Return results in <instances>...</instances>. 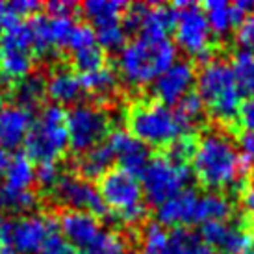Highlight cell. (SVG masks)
Returning <instances> with one entry per match:
<instances>
[{"instance_id": "obj_30", "label": "cell", "mask_w": 254, "mask_h": 254, "mask_svg": "<svg viewBox=\"0 0 254 254\" xmlns=\"http://www.w3.org/2000/svg\"><path fill=\"white\" fill-rule=\"evenodd\" d=\"M202 249H204V243L200 240V236H195L186 228H177L169 232V241L160 254H200Z\"/></svg>"}, {"instance_id": "obj_28", "label": "cell", "mask_w": 254, "mask_h": 254, "mask_svg": "<svg viewBox=\"0 0 254 254\" xmlns=\"http://www.w3.org/2000/svg\"><path fill=\"white\" fill-rule=\"evenodd\" d=\"M228 65L232 69L234 80L241 95L254 97V54L240 49L238 52H234L232 62Z\"/></svg>"}, {"instance_id": "obj_26", "label": "cell", "mask_w": 254, "mask_h": 254, "mask_svg": "<svg viewBox=\"0 0 254 254\" xmlns=\"http://www.w3.org/2000/svg\"><path fill=\"white\" fill-rule=\"evenodd\" d=\"M80 82L84 91H89L97 95L99 99H110L119 84V74L113 71L110 65H104L97 71L80 74Z\"/></svg>"}, {"instance_id": "obj_8", "label": "cell", "mask_w": 254, "mask_h": 254, "mask_svg": "<svg viewBox=\"0 0 254 254\" xmlns=\"http://www.w3.org/2000/svg\"><path fill=\"white\" fill-rule=\"evenodd\" d=\"M143 197L152 204H163L165 200L188 190L191 182V169L188 163L177 162L171 156L150 158L141 173Z\"/></svg>"}, {"instance_id": "obj_3", "label": "cell", "mask_w": 254, "mask_h": 254, "mask_svg": "<svg viewBox=\"0 0 254 254\" xmlns=\"http://www.w3.org/2000/svg\"><path fill=\"white\" fill-rule=\"evenodd\" d=\"M128 132L145 147L165 148L188 137L190 128L184 125L173 108L158 100L134 102L127 115Z\"/></svg>"}, {"instance_id": "obj_39", "label": "cell", "mask_w": 254, "mask_h": 254, "mask_svg": "<svg viewBox=\"0 0 254 254\" xmlns=\"http://www.w3.org/2000/svg\"><path fill=\"white\" fill-rule=\"evenodd\" d=\"M7 7L17 19L26 21V19L39 13V9H43V4L34 2V0H15V2H7Z\"/></svg>"}, {"instance_id": "obj_34", "label": "cell", "mask_w": 254, "mask_h": 254, "mask_svg": "<svg viewBox=\"0 0 254 254\" xmlns=\"http://www.w3.org/2000/svg\"><path fill=\"white\" fill-rule=\"evenodd\" d=\"M175 112L178 113V117L182 121L186 127L193 128L197 123L202 121V115H204V102L198 97V93L191 91L190 95H186L180 102L177 104Z\"/></svg>"}, {"instance_id": "obj_47", "label": "cell", "mask_w": 254, "mask_h": 254, "mask_svg": "<svg viewBox=\"0 0 254 254\" xmlns=\"http://www.w3.org/2000/svg\"><path fill=\"white\" fill-rule=\"evenodd\" d=\"M251 243H253V249H254V234L251 236Z\"/></svg>"}, {"instance_id": "obj_15", "label": "cell", "mask_w": 254, "mask_h": 254, "mask_svg": "<svg viewBox=\"0 0 254 254\" xmlns=\"http://www.w3.org/2000/svg\"><path fill=\"white\" fill-rule=\"evenodd\" d=\"M58 228L56 217L26 215L15 217L11 223V251L13 254H36L41 251L49 234Z\"/></svg>"}, {"instance_id": "obj_14", "label": "cell", "mask_w": 254, "mask_h": 254, "mask_svg": "<svg viewBox=\"0 0 254 254\" xmlns=\"http://www.w3.org/2000/svg\"><path fill=\"white\" fill-rule=\"evenodd\" d=\"M195 82H197L195 67L186 60L180 62L177 60L167 71H163L154 80V95L158 102L165 106H177L186 95H190Z\"/></svg>"}, {"instance_id": "obj_11", "label": "cell", "mask_w": 254, "mask_h": 254, "mask_svg": "<svg viewBox=\"0 0 254 254\" xmlns=\"http://www.w3.org/2000/svg\"><path fill=\"white\" fill-rule=\"evenodd\" d=\"M175 24V7L163 4H132L123 15V26L128 32H137L139 37L167 39Z\"/></svg>"}, {"instance_id": "obj_4", "label": "cell", "mask_w": 254, "mask_h": 254, "mask_svg": "<svg viewBox=\"0 0 254 254\" xmlns=\"http://www.w3.org/2000/svg\"><path fill=\"white\" fill-rule=\"evenodd\" d=\"M198 97L213 119L232 123L238 117L243 95L238 89L230 65L223 60H210L197 74Z\"/></svg>"}, {"instance_id": "obj_5", "label": "cell", "mask_w": 254, "mask_h": 254, "mask_svg": "<svg viewBox=\"0 0 254 254\" xmlns=\"http://www.w3.org/2000/svg\"><path fill=\"white\" fill-rule=\"evenodd\" d=\"M22 145L24 156L32 163H56L69 147L67 112L56 104L43 108L39 119L32 123Z\"/></svg>"}, {"instance_id": "obj_31", "label": "cell", "mask_w": 254, "mask_h": 254, "mask_svg": "<svg viewBox=\"0 0 254 254\" xmlns=\"http://www.w3.org/2000/svg\"><path fill=\"white\" fill-rule=\"evenodd\" d=\"M71 58L74 69L80 74H87V72L97 71L106 65V56H104V50L99 47V43L80 49L76 52H71Z\"/></svg>"}, {"instance_id": "obj_2", "label": "cell", "mask_w": 254, "mask_h": 254, "mask_svg": "<svg viewBox=\"0 0 254 254\" xmlns=\"http://www.w3.org/2000/svg\"><path fill=\"white\" fill-rule=\"evenodd\" d=\"M177 62V47L169 39L137 37L121 50L117 69L119 76L132 87L154 82Z\"/></svg>"}, {"instance_id": "obj_41", "label": "cell", "mask_w": 254, "mask_h": 254, "mask_svg": "<svg viewBox=\"0 0 254 254\" xmlns=\"http://www.w3.org/2000/svg\"><path fill=\"white\" fill-rule=\"evenodd\" d=\"M43 9L47 11L49 17H72V19H74V13H76L78 6L74 2H62V0H56V2H47V4H43Z\"/></svg>"}, {"instance_id": "obj_29", "label": "cell", "mask_w": 254, "mask_h": 254, "mask_svg": "<svg viewBox=\"0 0 254 254\" xmlns=\"http://www.w3.org/2000/svg\"><path fill=\"white\" fill-rule=\"evenodd\" d=\"M37 202L36 193L28 191H15L7 188L6 184L0 186V215L11 217V213L30 212Z\"/></svg>"}, {"instance_id": "obj_37", "label": "cell", "mask_w": 254, "mask_h": 254, "mask_svg": "<svg viewBox=\"0 0 254 254\" xmlns=\"http://www.w3.org/2000/svg\"><path fill=\"white\" fill-rule=\"evenodd\" d=\"M62 175L64 173H62V169L58 167L56 163H41V165L36 167V182L39 184V188H43V190L52 191V188L58 184Z\"/></svg>"}, {"instance_id": "obj_22", "label": "cell", "mask_w": 254, "mask_h": 254, "mask_svg": "<svg viewBox=\"0 0 254 254\" xmlns=\"http://www.w3.org/2000/svg\"><path fill=\"white\" fill-rule=\"evenodd\" d=\"M9 93L15 100V106L34 113L37 108L43 106V100L47 99V76L43 72L32 71L26 78L11 85Z\"/></svg>"}, {"instance_id": "obj_24", "label": "cell", "mask_w": 254, "mask_h": 254, "mask_svg": "<svg viewBox=\"0 0 254 254\" xmlns=\"http://www.w3.org/2000/svg\"><path fill=\"white\" fill-rule=\"evenodd\" d=\"M232 215V202L223 193H204L198 195L197 213H195V225H206L215 221H226Z\"/></svg>"}, {"instance_id": "obj_7", "label": "cell", "mask_w": 254, "mask_h": 254, "mask_svg": "<svg viewBox=\"0 0 254 254\" xmlns=\"http://www.w3.org/2000/svg\"><path fill=\"white\" fill-rule=\"evenodd\" d=\"M34 71V39L28 21H17L0 34V76L11 85Z\"/></svg>"}, {"instance_id": "obj_42", "label": "cell", "mask_w": 254, "mask_h": 254, "mask_svg": "<svg viewBox=\"0 0 254 254\" xmlns=\"http://www.w3.org/2000/svg\"><path fill=\"white\" fill-rule=\"evenodd\" d=\"M236 121L243 127L245 132H254V97H249L241 102Z\"/></svg>"}, {"instance_id": "obj_17", "label": "cell", "mask_w": 254, "mask_h": 254, "mask_svg": "<svg viewBox=\"0 0 254 254\" xmlns=\"http://www.w3.org/2000/svg\"><path fill=\"white\" fill-rule=\"evenodd\" d=\"M202 11H204L208 26H210L213 36L225 37L249 13H253L254 2H251V0H238L234 4H228L225 0H208L202 6Z\"/></svg>"}, {"instance_id": "obj_21", "label": "cell", "mask_w": 254, "mask_h": 254, "mask_svg": "<svg viewBox=\"0 0 254 254\" xmlns=\"http://www.w3.org/2000/svg\"><path fill=\"white\" fill-rule=\"evenodd\" d=\"M82 82L80 76L72 69L67 67H58L47 78V97H49L56 106L62 104H76L82 99Z\"/></svg>"}, {"instance_id": "obj_1", "label": "cell", "mask_w": 254, "mask_h": 254, "mask_svg": "<svg viewBox=\"0 0 254 254\" xmlns=\"http://www.w3.org/2000/svg\"><path fill=\"white\" fill-rule=\"evenodd\" d=\"M191 163L197 180L213 193L236 188L247 173L238 145L230 139V135L217 130H210L198 137Z\"/></svg>"}, {"instance_id": "obj_45", "label": "cell", "mask_w": 254, "mask_h": 254, "mask_svg": "<svg viewBox=\"0 0 254 254\" xmlns=\"http://www.w3.org/2000/svg\"><path fill=\"white\" fill-rule=\"evenodd\" d=\"M200 254H217V253H215V251H212L208 245H204V249H202V253H200Z\"/></svg>"}, {"instance_id": "obj_20", "label": "cell", "mask_w": 254, "mask_h": 254, "mask_svg": "<svg viewBox=\"0 0 254 254\" xmlns=\"http://www.w3.org/2000/svg\"><path fill=\"white\" fill-rule=\"evenodd\" d=\"M32 123L34 119L30 112L15 104H6L0 110V145L6 148L22 145Z\"/></svg>"}, {"instance_id": "obj_44", "label": "cell", "mask_w": 254, "mask_h": 254, "mask_svg": "<svg viewBox=\"0 0 254 254\" xmlns=\"http://www.w3.org/2000/svg\"><path fill=\"white\" fill-rule=\"evenodd\" d=\"M7 93H9V89H6V87H4V84L0 82V110H2V108L6 106Z\"/></svg>"}, {"instance_id": "obj_40", "label": "cell", "mask_w": 254, "mask_h": 254, "mask_svg": "<svg viewBox=\"0 0 254 254\" xmlns=\"http://www.w3.org/2000/svg\"><path fill=\"white\" fill-rule=\"evenodd\" d=\"M238 152L241 156V162L245 171H251L254 167V132H243L238 143Z\"/></svg>"}, {"instance_id": "obj_13", "label": "cell", "mask_w": 254, "mask_h": 254, "mask_svg": "<svg viewBox=\"0 0 254 254\" xmlns=\"http://www.w3.org/2000/svg\"><path fill=\"white\" fill-rule=\"evenodd\" d=\"M58 228L65 241L80 253H85L91 247L99 236L104 232L100 226L99 217L87 212H76V210H62L58 213Z\"/></svg>"}, {"instance_id": "obj_35", "label": "cell", "mask_w": 254, "mask_h": 254, "mask_svg": "<svg viewBox=\"0 0 254 254\" xmlns=\"http://www.w3.org/2000/svg\"><path fill=\"white\" fill-rule=\"evenodd\" d=\"M127 253V240L117 232L104 230L99 240L93 243L84 254H125Z\"/></svg>"}, {"instance_id": "obj_18", "label": "cell", "mask_w": 254, "mask_h": 254, "mask_svg": "<svg viewBox=\"0 0 254 254\" xmlns=\"http://www.w3.org/2000/svg\"><path fill=\"white\" fill-rule=\"evenodd\" d=\"M108 145L112 148L115 160L119 162L121 169L134 177L141 175L150 160L148 148L127 130H115L113 134H110Z\"/></svg>"}, {"instance_id": "obj_33", "label": "cell", "mask_w": 254, "mask_h": 254, "mask_svg": "<svg viewBox=\"0 0 254 254\" xmlns=\"http://www.w3.org/2000/svg\"><path fill=\"white\" fill-rule=\"evenodd\" d=\"M47 22H49L52 47L54 49H67L78 21H74L72 17H49L47 15Z\"/></svg>"}, {"instance_id": "obj_6", "label": "cell", "mask_w": 254, "mask_h": 254, "mask_svg": "<svg viewBox=\"0 0 254 254\" xmlns=\"http://www.w3.org/2000/svg\"><path fill=\"white\" fill-rule=\"evenodd\" d=\"M99 191L106 210H112L123 225L135 226L147 219V206L143 202V188L139 178L127 171L112 169L99 178Z\"/></svg>"}, {"instance_id": "obj_19", "label": "cell", "mask_w": 254, "mask_h": 254, "mask_svg": "<svg viewBox=\"0 0 254 254\" xmlns=\"http://www.w3.org/2000/svg\"><path fill=\"white\" fill-rule=\"evenodd\" d=\"M198 195L193 190H184L182 193L175 195L173 198L165 200L163 204L156 208L158 225L184 228V226L195 225V213H197Z\"/></svg>"}, {"instance_id": "obj_36", "label": "cell", "mask_w": 254, "mask_h": 254, "mask_svg": "<svg viewBox=\"0 0 254 254\" xmlns=\"http://www.w3.org/2000/svg\"><path fill=\"white\" fill-rule=\"evenodd\" d=\"M169 241V232L158 223H148L143 230V251L148 254H160Z\"/></svg>"}, {"instance_id": "obj_9", "label": "cell", "mask_w": 254, "mask_h": 254, "mask_svg": "<svg viewBox=\"0 0 254 254\" xmlns=\"http://www.w3.org/2000/svg\"><path fill=\"white\" fill-rule=\"evenodd\" d=\"M175 41L191 58L206 60L212 54L213 34L202 7L195 2H177L175 4Z\"/></svg>"}, {"instance_id": "obj_16", "label": "cell", "mask_w": 254, "mask_h": 254, "mask_svg": "<svg viewBox=\"0 0 254 254\" xmlns=\"http://www.w3.org/2000/svg\"><path fill=\"white\" fill-rule=\"evenodd\" d=\"M200 240L217 254H241L251 249V236L247 230L228 221H215L202 225Z\"/></svg>"}, {"instance_id": "obj_38", "label": "cell", "mask_w": 254, "mask_h": 254, "mask_svg": "<svg viewBox=\"0 0 254 254\" xmlns=\"http://www.w3.org/2000/svg\"><path fill=\"white\" fill-rule=\"evenodd\" d=\"M236 39H238V45L241 47V50H247V52L254 54V11L249 13L238 24Z\"/></svg>"}, {"instance_id": "obj_10", "label": "cell", "mask_w": 254, "mask_h": 254, "mask_svg": "<svg viewBox=\"0 0 254 254\" xmlns=\"http://www.w3.org/2000/svg\"><path fill=\"white\" fill-rule=\"evenodd\" d=\"M67 134L69 147L84 154L97 147L110 134V117L99 104H74L67 112Z\"/></svg>"}, {"instance_id": "obj_27", "label": "cell", "mask_w": 254, "mask_h": 254, "mask_svg": "<svg viewBox=\"0 0 254 254\" xmlns=\"http://www.w3.org/2000/svg\"><path fill=\"white\" fill-rule=\"evenodd\" d=\"M36 182V167L24 154L9 158L6 169V186L15 191H28Z\"/></svg>"}, {"instance_id": "obj_43", "label": "cell", "mask_w": 254, "mask_h": 254, "mask_svg": "<svg viewBox=\"0 0 254 254\" xmlns=\"http://www.w3.org/2000/svg\"><path fill=\"white\" fill-rule=\"evenodd\" d=\"M7 163H9V154H7L6 148H2V145H0V173H6Z\"/></svg>"}, {"instance_id": "obj_12", "label": "cell", "mask_w": 254, "mask_h": 254, "mask_svg": "<svg viewBox=\"0 0 254 254\" xmlns=\"http://www.w3.org/2000/svg\"><path fill=\"white\" fill-rule=\"evenodd\" d=\"M52 195L56 198L60 208L64 210H76V212L93 213L95 217L106 215V206L100 198L97 188L78 175L64 173L58 184L52 188Z\"/></svg>"}, {"instance_id": "obj_32", "label": "cell", "mask_w": 254, "mask_h": 254, "mask_svg": "<svg viewBox=\"0 0 254 254\" xmlns=\"http://www.w3.org/2000/svg\"><path fill=\"white\" fill-rule=\"evenodd\" d=\"M97 43L102 50H123L125 49V43H127V30L123 26V21L119 22H110V24H102L93 28Z\"/></svg>"}, {"instance_id": "obj_23", "label": "cell", "mask_w": 254, "mask_h": 254, "mask_svg": "<svg viewBox=\"0 0 254 254\" xmlns=\"http://www.w3.org/2000/svg\"><path fill=\"white\" fill-rule=\"evenodd\" d=\"M115 162L112 148L106 143H100L91 150H87L80 156L78 160V177L84 180H93V178L104 177L108 171H112V165Z\"/></svg>"}, {"instance_id": "obj_46", "label": "cell", "mask_w": 254, "mask_h": 254, "mask_svg": "<svg viewBox=\"0 0 254 254\" xmlns=\"http://www.w3.org/2000/svg\"><path fill=\"white\" fill-rule=\"evenodd\" d=\"M241 254H254V249H247L245 253H241Z\"/></svg>"}, {"instance_id": "obj_25", "label": "cell", "mask_w": 254, "mask_h": 254, "mask_svg": "<svg viewBox=\"0 0 254 254\" xmlns=\"http://www.w3.org/2000/svg\"><path fill=\"white\" fill-rule=\"evenodd\" d=\"M128 4L121 0H87L80 9L85 15V19L91 22L93 28L110 24V22H119L127 11Z\"/></svg>"}]
</instances>
